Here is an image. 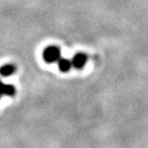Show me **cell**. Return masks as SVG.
Returning <instances> with one entry per match:
<instances>
[{"label": "cell", "mask_w": 148, "mask_h": 148, "mask_svg": "<svg viewBox=\"0 0 148 148\" xmlns=\"http://www.w3.org/2000/svg\"><path fill=\"white\" fill-rule=\"evenodd\" d=\"M61 51L57 46H49L43 51V59L47 63H53L60 60Z\"/></svg>", "instance_id": "6da1fadb"}, {"label": "cell", "mask_w": 148, "mask_h": 148, "mask_svg": "<svg viewBox=\"0 0 148 148\" xmlns=\"http://www.w3.org/2000/svg\"><path fill=\"white\" fill-rule=\"evenodd\" d=\"M86 60H88V58H86V55H83V53H77L73 58V60H72V65H73L75 68H77V69H81V68L84 67Z\"/></svg>", "instance_id": "7a4b0ae2"}, {"label": "cell", "mask_w": 148, "mask_h": 148, "mask_svg": "<svg viewBox=\"0 0 148 148\" xmlns=\"http://www.w3.org/2000/svg\"><path fill=\"white\" fill-rule=\"evenodd\" d=\"M14 94V88L12 86H6L3 84L0 81V95H7V96H12Z\"/></svg>", "instance_id": "3957f363"}, {"label": "cell", "mask_w": 148, "mask_h": 148, "mask_svg": "<svg viewBox=\"0 0 148 148\" xmlns=\"http://www.w3.org/2000/svg\"><path fill=\"white\" fill-rule=\"evenodd\" d=\"M16 71V67L14 65H4L0 68V74L2 76H9L14 74V72Z\"/></svg>", "instance_id": "277c9868"}, {"label": "cell", "mask_w": 148, "mask_h": 148, "mask_svg": "<svg viewBox=\"0 0 148 148\" xmlns=\"http://www.w3.org/2000/svg\"><path fill=\"white\" fill-rule=\"evenodd\" d=\"M71 66H72V63L70 61L66 60V59H60L59 60V68H60L61 71L63 72L69 71Z\"/></svg>", "instance_id": "5b68a950"}]
</instances>
